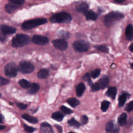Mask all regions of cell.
<instances>
[{"label":"cell","mask_w":133,"mask_h":133,"mask_svg":"<svg viewBox=\"0 0 133 133\" xmlns=\"http://www.w3.org/2000/svg\"><path fill=\"white\" fill-rule=\"evenodd\" d=\"M18 8V6L11 3H8L6 4V5L5 6V9L6 11L9 14L12 13L16 9H17Z\"/></svg>","instance_id":"obj_21"},{"label":"cell","mask_w":133,"mask_h":133,"mask_svg":"<svg viewBox=\"0 0 133 133\" xmlns=\"http://www.w3.org/2000/svg\"><path fill=\"white\" fill-rule=\"evenodd\" d=\"M88 8H89L88 5L85 3H79L78 5H77L76 6V9L78 11L80 12H82L84 14L86 13L89 10Z\"/></svg>","instance_id":"obj_14"},{"label":"cell","mask_w":133,"mask_h":133,"mask_svg":"<svg viewBox=\"0 0 133 133\" xmlns=\"http://www.w3.org/2000/svg\"><path fill=\"white\" fill-rule=\"evenodd\" d=\"M127 117V115L126 113H122L118 117L117 121H118V124L121 126L125 125L126 124Z\"/></svg>","instance_id":"obj_24"},{"label":"cell","mask_w":133,"mask_h":133,"mask_svg":"<svg viewBox=\"0 0 133 133\" xmlns=\"http://www.w3.org/2000/svg\"><path fill=\"white\" fill-rule=\"evenodd\" d=\"M23 126H24V130L28 132H29V133H31V132H33L35 131V128L32 127H31V126H29L25 124H24L23 125Z\"/></svg>","instance_id":"obj_36"},{"label":"cell","mask_w":133,"mask_h":133,"mask_svg":"<svg viewBox=\"0 0 133 133\" xmlns=\"http://www.w3.org/2000/svg\"><path fill=\"white\" fill-rule=\"evenodd\" d=\"M81 123L83 125H85L86 124L88 121V117L86 116V115H82V117H81Z\"/></svg>","instance_id":"obj_39"},{"label":"cell","mask_w":133,"mask_h":133,"mask_svg":"<svg viewBox=\"0 0 133 133\" xmlns=\"http://www.w3.org/2000/svg\"><path fill=\"white\" fill-rule=\"evenodd\" d=\"M110 102L107 100H104L101 102V109L103 112H105L109 107Z\"/></svg>","instance_id":"obj_29"},{"label":"cell","mask_w":133,"mask_h":133,"mask_svg":"<svg viewBox=\"0 0 133 133\" xmlns=\"http://www.w3.org/2000/svg\"><path fill=\"white\" fill-rule=\"evenodd\" d=\"M18 70V68L15 62H10L7 64L4 68L5 75L10 78L16 77L17 74Z\"/></svg>","instance_id":"obj_6"},{"label":"cell","mask_w":133,"mask_h":133,"mask_svg":"<svg viewBox=\"0 0 133 133\" xmlns=\"http://www.w3.org/2000/svg\"><path fill=\"white\" fill-rule=\"evenodd\" d=\"M9 81L8 79L3 78L2 77H1V85H4L9 84Z\"/></svg>","instance_id":"obj_41"},{"label":"cell","mask_w":133,"mask_h":133,"mask_svg":"<svg viewBox=\"0 0 133 133\" xmlns=\"http://www.w3.org/2000/svg\"><path fill=\"white\" fill-rule=\"evenodd\" d=\"M63 116H64L63 115L59 112H56L52 113V114L51 115V117L53 119H54L55 120H56L57 121H59V122H60L63 119Z\"/></svg>","instance_id":"obj_27"},{"label":"cell","mask_w":133,"mask_h":133,"mask_svg":"<svg viewBox=\"0 0 133 133\" xmlns=\"http://www.w3.org/2000/svg\"><path fill=\"white\" fill-rule=\"evenodd\" d=\"M116 93H117V89L115 87H109V88L108 89L105 95L111 98L112 99H114L115 98L116 95Z\"/></svg>","instance_id":"obj_16"},{"label":"cell","mask_w":133,"mask_h":133,"mask_svg":"<svg viewBox=\"0 0 133 133\" xmlns=\"http://www.w3.org/2000/svg\"><path fill=\"white\" fill-rule=\"evenodd\" d=\"M53 45L61 51H64L68 46V42L63 39H56L52 41Z\"/></svg>","instance_id":"obj_9"},{"label":"cell","mask_w":133,"mask_h":133,"mask_svg":"<svg viewBox=\"0 0 133 133\" xmlns=\"http://www.w3.org/2000/svg\"><path fill=\"white\" fill-rule=\"evenodd\" d=\"M60 110L62 112H63L65 114H71L73 112V111L72 110H71L70 109L64 106V105H62L60 107Z\"/></svg>","instance_id":"obj_34"},{"label":"cell","mask_w":133,"mask_h":133,"mask_svg":"<svg viewBox=\"0 0 133 133\" xmlns=\"http://www.w3.org/2000/svg\"><path fill=\"white\" fill-rule=\"evenodd\" d=\"M105 130L107 133H118L119 128L116 126L113 121H110L105 125Z\"/></svg>","instance_id":"obj_10"},{"label":"cell","mask_w":133,"mask_h":133,"mask_svg":"<svg viewBox=\"0 0 133 133\" xmlns=\"http://www.w3.org/2000/svg\"><path fill=\"white\" fill-rule=\"evenodd\" d=\"M86 16L87 20L96 21L97 18V14L92 10H89L86 13L84 14Z\"/></svg>","instance_id":"obj_19"},{"label":"cell","mask_w":133,"mask_h":133,"mask_svg":"<svg viewBox=\"0 0 133 133\" xmlns=\"http://www.w3.org/2000/svg\"><path fill=\"white\" fill-rule=\"evenodd\" d=\"M89 44L88 42L81 39L74 42L73 44V47L74 49L77 52H83L88 51L89 49Z\"/></svg>","instance_id":"obj_5"},{"label":"cell","mask_w":133,"mask_h":133,"mask_svg":"<svg viewBox=\"0 0 133 133\" xmlns=\"http://www.w3.org/2000/svg\"><path fill=\"white\" fill-rule=\"evenodd\" d=\"M125 35L128 41H132L133 39V25L128 24L125 30Z\"/></svg>","instance_id":"obj_13"},{"label":"cell","mask_w":133,"mask_h":133,"mask_svg":"<svg viewBox=\"0 0 133 133\" xmlns=\"http://www.w3.org/2000/svg\"><path fill=\"white\" fill-rule=\"evenodd\" d=\"M41 129L46 133H54L50 125L47 122H44L41 124Z\"/></svg>","instance_id":"obj_17"},{"label":"cell","mask_w":133,"mask_h":133,"mask_svg":"<svg viewBox=\"0 0 133 133\" xmlns=\"http://www.w3.org/2000/svg\"><path fill=\"white\" fill-rule=\"evenodd\" d=\"M39 85L38 84L36 83H32V84H31V86L29 87V89L28 91V93H29L30 94H35L36 93H37L39 89Z\"/></svg>","instance_id":"obj_20"},{"label":"cell","mask_w":133,"mask_h":133,"mask_svg":"<svg viewBox=\"0 0 133 133\" xmlns=\"http://www.w3.org/2000/svg\"><path fill=\"white\" fill-rule=\"evenodd\" d=\"M67 102L68 103V104L70 105H71L73 108H75L76 106H77L80 103L79 101L75 98H69L67 100Z\"/></svg>","instance_id":"obj_25"},{"label":"cell","mask_w":133,"mask_h":133,"mask_svg":"<svg viewBox=\"0 0 133 133\" xmlns=\"http://www.w3.org/2000/svg\"><path fill=\"white\" fill-rule=\"evenodd\" d=\"M100 89H104L108 85L109 83V77L107 75H103L97 82Z\"/></svg>","instance_id":"obj_12"},{"label":"cell","mask_w":133,"mask_h":133,"mask_svg":"<svg viewBox=\"0 0 133 133\" xmlns=\"http://www.w3.org/2000/svg\"><path fill=\"white\" fill-rule=\"evenodd\" d=\"M68 133H74V132H69Z\"/></svg>","instance_id":"obj_49"},{"label":"cell","mask_w":133,"mask_h":133,"mask_svg":"<svg viewBox=\"0 0 133 133\" xmlns=\"http://www.w3.org/2000/svg\"><path fill=\"white\" fill-rule=\"evenodd\" d=\"M86 89L85 85L84 83H81L77 85L76 88V95L77 97H81L84 94Z\"/></svg>","instance_id":"obj_18"},{"label":"cell","mask_w":133,"mask_h":133,"mask_svg":"<svg viewBox=\"0 0 133 133\" xmlns=\"http://www.w3.org/2000/svg\"><path fill=\"white\" fill-rule=\"evenodd\" d=\"M18 70L24 74H29L34 70V66L30 62L21 61L19 64Z\"/></svg>","instance_id":"obj_7"},{"label":"cell","mask_w":133,"mask_h":133,"mask_svg":"<svg viewBox=\"0 0 133 133\" xmlns=\"http://www.w3.org/2000/svg\"><path fill=\"white\" fill-rule=\"evenodd\" d=\"M19 85L23 88H28L31 86L30 82L25 79H22L19 81Z\"/></svg>","instance_id":"obj_26"},{"label":"cell","mask_w":133,"mask_h":133,"mask_svg":"<svg viewBox=\"0 0 133 133\" xmlns=\"http://www.w3.org/2000/svg\"><path fill=\"white\" fill-rule=\"evenodd\" d=\"M129 48L130 51L133 52V43H132V44H130V45L129 46Z\"/></svg>","instance_id":"obj_45"},{"label":"cell","mask_w":133,"mask_h":133,"mask_svg":"<svg viewBox=\"0 0 133 133\" xmlns=\"http://www.w3.org/2000/svg\"><path fill=\"white\" fill-rule=\"evenodd\" d=\"M9 2L10 3L15 4L16 5H20L25 2V1L24 0H9Z\"/></svg>","instance_id":"obj_37"},{"label":"cell","mask_w":133,"mask_h":133,"mask_svg":"<svg viewBox=\"0 0 133 133\" xmlns=\"http://www.w3.org/2000/svg\"><path fill=\"white\" fill-rule=\"evenodd\" d=\"M100 89L98 84L97 83L92 84V85L91 86V90L92 91H98Z\"/></svg>","instance_id":"obj_38"},{"label":"cell","mask_w":133,"mask_h":133,"mask_svg":"<svg viewBox=\"0 0 133 133\" xmlns=\"http://www.w3.org/2000/svg\"><path fill=\"white\" fill-rule=\"evenodd\" d=\"M114 2L116 3H122L125 2V0H114Z\"/></svg>","instance_id":"obj_44"},{"label":"cell","mask_w":133,"mask_h":133,"mask_svg":"<svg viewBox=\"0 0 133 133\" xmlns=\"http://www.w3.org/2000/svg\"><path fill=\"white\" fill-rule=\"evenodd\" d=\"M30 37L29 35L24 34H18L12 39L11 45L15 48L21 47L30 43Z\"/></svg>","instance_id":"obj_2"},{"label":"cell","mask_w":133,"mask_h":133,"mask_svg":"<svg viewBox=\"0 0 133 133\" xmlns=\"http://www.w3.org/2000/svg\"><path fill=\"white\" fill-rule=\"evenodd\" d=\"M125 110L128 112H130L133 110V101L129 102L126 106Z\"/></svg>","instance_id":"obj_35"},{"label":"cell","mask_w":133,"mask_h":133,"mask_svg":"<svg viewBox=\"0 0 133 133\" xmlns=\"http://www.w3.org/2000/svg\"><path fill=\"white\" fill-rule=\"evenodd\" d=\"M101 71L99 69H97L94 71H92L91 73H90V76L93 78H97L100 74Z\"/></svg>","instance_id":"obj_33"},{"label":"cell","mask_w":133,"mask_h":133,"mask_svg":"<svg viewBox=\"0 0 133 133\" xmlns=\"http://www.w3.org/2000/svg\"><path fill=\"white\" fill-rule=\"evenodd\" d=\"M32 42L37 45H44L49 42V39L44 36L34 35L32 37Z\"/></svg>","instance_id":"obj_8"},{"label":"cell","mask_w":133,"mask_h":133,"mask_svg":"<svg viewBox=\"0 0 133 133\" xmlns=\"http://www.w3.org/2000/svg\"><path fill=\"white\" fill-rule=\"evenodd\" d=\"M55 126H56V128L57 129L59 133H62V128L61 126L58 125H56Z\"/></svg>","instance_id":"obj_42"},{"label":"cell","mask_w":133,"mask_h":133,"mask_svg":"<svg viewBox=\"0 0 133 133\" xmlns=\"http://www.w3.org/2000/svg\"><path fill=\"white\" fill-rule=\"evenodd\" d=\"M68 123L70 126H73L76 128H79L80 126V123L78 122H77L76 119H75L74 118H72L71 119L69 120Z\"/></svg>","instance_id":"obj_28"},{"label":"cell","mask_w":133,"mask_h":133,"mask_svg":"<svg viewBox=\"0 0 133 133\" xmlns=\"http://www.w3.org/2000/svg\"><path fill=\"white\" fill-rule=\"evenodd\" d=\"M6 128V126H5L1 125V126H0V129H1V130H3V129H4V128Z\"/></svg>","instance_id":"obj_47"},{"label":"cell","mask_w":133,"mask_h":133,"mask_svg":"<svg viewBox=\"0 0 133 133\" xmlns=\"http://www.w3.org/2000/svg\"><path fill=\"white\" fill-rule=\"evenodd\" d=\"M3 119H4V117H3V116L2 114H1V121H0L1 123H3Z\"/></svg>","instance_id":"obj_46"},{"label":"cell","mask_w":133,"mask_h":133,"mask_svg":"<svg viewBox=\"0 0 133 133\" xmlns=\"http://www.w3.org/2000/svg\"><path fill=\"white\" fill-rule=\"evenodd\" d=\"M82 79L83 80H84V81L85 82H87V83L90 85L91 86L92 85V81L90 79V74L87 73H86L82 77Z\"/></svg>","instance_id":"obj_32"},{"label":"cell","mask_w":133,"mask_h":133,"mask_svg":"<svg viewBox=\"0 0 133 133\" xmlns=\"http://www.w3.org/2000/svg\"><path fill=\"white\" fill-rule=\"evenodd\" d=\"M124 17V15L117 11H112L106 15L103 19V22L107 27H110L116 21Z\"/></svg>","instance_id":"obj_1"},{"label":"cell","mask_w":133,"mask_h":133,"mask_svg":"<svg viewBox=\"0 0 133 133\" xmlns=\"http://www.w3.org/2000/svg\"><path fill=\"white\" fill-rule=\"evenodd\" d=\"M130 95L126 92H122L118 97V105L119 107H123L127 99V98L129 97Z\"/></svg>","instance_id":"obj_15"},{"label":"cell","mask_w":133,"mask_h":133,"mask_svg":"<svg viewBox=\"0 0 133 133\" xmlns=\"http://www.w3.org/2000/svg\"><path fill=\"white\" fill-rule=\"evenodd\" d=\"M22 117L26 121L32 124H36L38 122L37 118L27 114H23L22 115Z\"/></svg>","instance_id":"obj_23"},{"label":"cell","mask_w":133,"mask_h":133,"mask_svg":"<svg viewBox=\"0 0 133 133\" xmlns=\"http://www.w3.org/2000/svg\"><path fill=\"white\" fill-rule=\"evenodd\" d=\"M49 72L48 70L46 69H42L38 71L37 76L38 78L43 79L49 76Z\"/></svg>","instance_id":"obj_22"},{"label":"cell","mask_w":133,"mask_h":133,"mask_svg":"<svg viewBox=\"0 0 133 133\" xmlns=\"http://www.w3.org/2000/svg\"><path fill=\"white\" fill-rule=\"evenodd\" d=\"M97 50L104 53H108L109 52L108 48L105 45H98L95 47Z\"/></svg>","instance_id":"obj_30"},{"label":"cell","mask_w":133,"mask_h":133,"mask_svg":"<svg viewBox=\"0 0 133 133\" xmlns=\"http://www.w3.org/2000/svg\"><path fill=\"white\" fill-rule=\"evenodd\" d=\"M130 66H131V68L133 69V63H131V64H130Z\"/></svg>","instance_id":"obj_48"},{"label":"cell","mask_w":133,"mask_h":133,"mask_svg":"<svg viewBox=\"0 0 133 133\" xmlns=\"http://www.w3.org/2000/svg\"><path fill=\"white\" fill-rule=\"evenodd\" d=\"M1 33L6 35L7 34H12L15 33L16 31V29L10 26L2 24L1 25Z\"/></svg>","instance_id":"obj_11"},{"label":"cell","mask_w":133,"mask_h":133,"mask_svg":"<svg viewBox=\"0 0 133 133\" xmlns=\"http://www.w3.org/2000/svg\"><path fill=\"white\" fill-rule=\"evenodd\" d=\"M72 16L66 12H60L52 15L50 20L52 23H69L72 20Z\"/></svg>","instance_id":"obj_3"},{"label":"cell","mask_w":133,"mask_h":133,"mask_svg":"<svg viewBox=\"0 0 133 133\" xmlns=\"http://www.w3.org/2000/svg\"><path fill=\"white\" fill-rule=\"evenodd\" d=\"M47 22V20L46 18H37L32 19L24 22L22 24L21 28L23 30H29L44 24Z\"/></svg>","instance_id":"obj_4"},{"label":"cell","mask_w":133,"mask_h":133,"mask_svg":"<svg viewBox=\"0 0 133 133\" xmlns=\"http://www.w3.org/2000/svg\"><path fill=\"white\" fill-rule=\"evenodd\" d=\"M18 107H19L21 110H25L27 108L28 105L22 103H16Z\"/></svg>","instance_id":"obj_40"},{"label":"cell","mask_w":133,"mask_h":133,"mask_svg":"<svg viewBox=\"0 0 133 133\" xmlns=\"http://www.w3.org/2000/svg\"><path fill=\"white\" fill-rule=\"evenodd\" d=\"M58 35L60 37L64 38V39L68 38L70 36V34L68 32L62 31V30L59 32Z\"/></svg>","instance_id":"obj_31"},{"label":"cell","mask_w":133,"mask_h":133,"mask_svg":"<svg viewBox=\"0 0 133 133\" xmlns=\"http://www.w3.org/2000/svg\"><path fill=\"white\" fill-rule=\"evenodd\" d=\"M6 37V35H4V34H3L2 33H1V42H3V41H4V39H5Z\"/></svg>","instance_id":"obj_43"}]
</instances>
